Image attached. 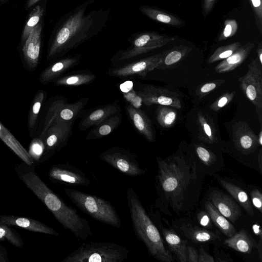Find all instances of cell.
Listing matches in <instances>:
<instances>
[{"label":"cell","mask_w":262,"mask_h":262,"mask_svg":"<svg viewBox=\"0 0 262 262\" xmlns=\"http://www.w3.org/2000/svg\"><path fill=\"white\" fill-rule=\"evenodd\" d=\"M155 206L171 215L193 209L196 205L206 171L199 166L193 155L177 152L165 159L157 158Z\"/></svg>","instance_id":"cell-1"},{"label":"cell","mask_w":262,"mask_h":262,"mask_svg":"<svg viewBox=\"0 0 262 262\" xmlns=\"http://www.w3.org/2000/svg\"><path fill=\"white\" fill-rule=\"evenodd\" d=\"M14 169L19 179L47 207L57 221L78 239H86L92 235L88 220L80 215L54 193L36 173L34 166L25 162L15 165Z\"/></svg>","instance_id":"cell-2"},{"label":"cell","mask_w":262,"mask_h":262,"mask_svg":"<svg viewBox=\"0 0 262 262\" xmlns=\"http://www.w3.org/2000/svg\"><path fill=\"white\" fill-rule=\"evenodd\" d=\"M126 198L133 230L137 238L144 244L148 253L154 258L163 262L173 261L171 253L166 248L158 228L132 187L126 190Z\"/></svg>","instance_id":"cell-3"},{"label":"cell","mask_w":262,"mask_h":262,"mask_svg":"<svg viewBox=\"0 0 262 262\" xmlns=\"http://www.w3.org/2000/svg\"><path fill=\"white\" fill-rule=\"evenodd\" d=\"M94 25L92 16L85 15L84 8L78 9L64 22L57 32L49 49L51 58L76 46L88 38Z\"/></svg>","instance_id":"cell-4"},{"label":"cell","mask_w":262,"mask_h":262,"mask_svg":"<svg viewBox=\"0 0 262 262\" xmlns=\"http://www.w3.org/2000/svg\"><path fill=\"white\" fill-rule=\"evenodd\" d=\"M126 247L110 242L83 243L62 262H122L128 257Z\"/></svg>","instance_id":"cell-5"},{"label":"cell","mask_w":262,"mask_h":262,"mask_svg":"<svg viewBox=\"0 0 262 262\" xmlns=\"http://www.w3.org/2000/svg\"><path fill=\"white\" fill-rule=\"evenodd\" d=\"M64 192L78 208L91 217L116 228L121 227L119 214L109 201L73 189L66 188Z\"/></svg>","instance_id":"cell-6"},{"label":"cell","mask_w":262,"mask_h":262,"mask_svg":"<svg viewBox=\"0 0 262 262\" xmlns=\"http://www.w3.org/2000/svg\"><path fill=\"white\" fill-rule=\"evenodd\" d=\"M99 158L121 173L130 177L144 174L146 170L142 168L132 153L124 149L113 147L101 153Z\"/></svg>","instance_id":"cell-7"},{"label":"cell","mask_w":262,"mask_h":262,"mask_svg":"<svg viewBox=\"0 0 262 262\" xmlns=\"http://www.w3.org/2000/svg\"><path fill=\"white\" fill-rule=\"evenodd\" d=\"M241 89L258 112L262 108V68L258 58L248 64V71L239 78Z\"/></svg>","instance_id":"cell-8"},{"label":"cell","mask_w":262,"mask_h":262,"mask_svg":"<svg viewBox=\"0 0 262 262\" xmlns=\"http://www.w3.org/2000/svg\"><path fill=\"white\" fill-rule=\"evenodd\" d=\"M89 100L83 98L72 103H67L63 100L54 101L50 106L45 119L44 126L40 137L55 122L73 121L86 105Z\"/></svg>","instance_id":"cell-9"},{"label":"cell","mask_w":262,"mask_h":262,"mask_svg":"<svg viewBox=\"0 0 262 262\" xmlns=\"http://www.w3.org/2000/svg\"><path fill=\"white\" fill-rule=\"evenodd\" d=\"M174 39V37L160 34L154 32L142 33L134 39L131 48L122 53L119 59H129L146 53L161 48Z\"/></svg>","instance_id":"cell-10"},{"label":"cell","mask_w":262,"mask_h":262,"mask_svg":"<svg viewBox=\"0 0 262 262\" xmlns=\"http://www.w3.org/2000/svg\"><path fill=\"white\" fill-rule=\"evenodd\" d=\"M54 183L70 186H88L90 180L81 169L67 163L53 165L48 173Z\"/></svg>","instance_id":"cell-11"},{"label":"cell","mask_w":262,"mask_h":262,"mask_svg":"<svg viewBox=\"0 0 262 262\" xmlns=\"http://www.w3.org/2000/svg\"><path fill=\"white\" fill-rule=\"evenodd\" d=\"M142 102L149 106L153 104L180 109L182 104L177 93L161 87L148 85L138 93Z\"/></svg>","instance_id":"cell-12"},{"label":"cell","mask_w":262,"mask_h":262,"mask_svg":"<svg viewBox=\"0 0 262 262\" xmlns=\"http://www.w3.org/2000/svg\"><path fill=\"white\" fill-rule=\"evenodd\" d=\"M72 123L73 121L55 122L40 137L47 152L59 151L63 147L71 134Z\"/></svg>","instance_id":"cell-13"},{"label":"cell","mask_w":262,"mask_h":262,"mask_svg":"<svg viewBox=\"0 0 262 262\" xmlns=\"http://www.w3.org/2000/svg\"><path fill=\"white\" fill-rule=\"evenodd\" d=\"M232 134L234 146L243 154L253 152L259 145L257 136L246 122L236 123L233 126Z\"/></svg>","instance_id":"cell-14"},{"label":"cell","mask_w":262,"mask_h":262,"mask_svg":"<svg viewBox=\"0 0 262 262\" xmlns=\"http://www.w3.org/2000/svg\"><path fill=\"white\" fill-rule=\"evenodd\" d=\"M162 54H158L142 59L111 71V74L117 77H126L138 75L144 77L149 72L156 69L161 61Z\"/></svg>","instance_id":"cell-15"},{"label":"cell","mask_w":262,"mask_h":262,"mask_svg":"<svg viewBox=\"0 0 262 262\" xmlns=\"http://www.w3.org/2000/svg\"><path fill=\"white\" fill-rule=\"evenodd\" d=\"M209 201L232 223H235L242 215V211L238 203L232 197L222 192L213 190L209 195Z\"/></svg>","instance_id":"cell-16"},{"label":"cell","mask_w":262,"mask_h":262,"mask_svg":"<svg viewBox=\"0 0 262 262\" xmlns=\"http://www.w3.org/2000/svg\"><path fill=\"white\" fill-rule=\"evenodd\" d=\"M42 28V22H39L23 43L22 52L24 60L30 69H34L39 61Z\"/></svg>","instance_id":"cell-17"},{"label":"cell","mask_w":262,"mask_h":262,"mask_svg":"<svg viewBox=\"0 0 262 262\" xmlns=\"http://www.w3.org/2000/svg\"><path fill=\"white\" fill-rule=\"evenodd\" d=\"M0 223L11 227H18L32 232L59 235V233L53 228L39 221L29 217L0 214Z\"/></svg>","instance_id":"cell-18"},{"label":"cell","mask_w":262,"mask_h":262,"mask_svg":"<svg viewBox=\"0 0 262 262\" xmlns=\"http://www.w3.org/2000/svg\"><path fill=\"white\" fill-rule=\"evenodd\" d=\"M178 228L186 238L194 243H217L221 240L216 233L188 223L179 225Z\"/></svg>","instance_id":"cell-19"},{"label":"cell","mask_w":262,"mask_h":262,"mask_svg":"<svg viewBox=\"0 0 262 262\" xmlns=\"http://www.w3.org/2000/svg\"><path fill=\"white\" fill-rule=\"evenodd\" d=\"M161 234L167 243L169 250L180 262H187V242L182 239L173 230L160 226Z\"/></svg>","instance_id":"cell-20"},{"label":"cell","mask_w":262,"mask_h":262,"mask_svg":"<svg viewBox=\"0 0 262 262\" xmlns=\"http://www.w3.org/2000/svg\"><path fill=\"white\" fill-rule=\"evenodd\" d=\"M254 47V45L251 42L241 46L232 55L222 60L215 66L216 72L224 73L234 70L247 58Z\"/></svg>","instance_id":"cell-21"},{"label":"cell","mask_w":262,"mask_h":262,"mask_svg":"<svg viewBox=\"0 0 262 262\" xmlns=\"http://www.w3.org/2000/svg\"><path fill=\"white\" fill-rule=\"evenodd\" d=\"M126 110L137 130L148 141L153 142V128L148 116L142 111L130 105L127 106Z\"/></svg>","instance_id":"cell-22"},{"label":"cell","mask_w":262,"mask_h":262,"mask_svg":"<svg viewBox=\"0 0 262 262\" xmlns=\"http://www.w3.org/2000/svg\"><path fill=\"white\" fill-rule=\"evenodd\" d=\"M119 107L112 104L97 108L83 118L79 123L81 130H86L92 126H96L117 113Z\"/></svg>","instance_id":"cell-23"},{"label":"cell","mask_w":262,"mask_h":262,"mask_svg":"<svg viewBox=\"0 0 262 262\" xmlns=\"http://www.w3.org/2000/svg\"><path fill=\"white\" fill-rule=\"evenodd\" d=\"M199 139L207 144L217 142L216 130L212 119L208 115L199 112L197 114Z\"/></svg>","instance_id":"cell-24"},{"label":"cell","mask_w":262,"mask_h":262,"mask_svg":"<svg viewBox=\"0 0 262 262\" xmlns=\"http://www.w3.org/2000/svg\"><path fill=\"white\" fill-rule=\"evenodd\" d=\"M224 244L235 251L248 254L256 246L255 241L244 229L226 239Z\"/></svg>","instance_id":"cell-25"},{"label":"cell","mask_w":262,"mask_h":262,"mask_svg":"<svg viewBox=\"0 0 262 262\" xmlns=\"http://www.w3.org/2000/svg\"><path fill=\"white\" fill-rule=\"evenodd\" d=\"M0 139L24 162L29 166H33L34 161L28 151L16 140L13 135L0 122Z\"/></svg>","instance_id":"cell-26"},{"label":"cell","mask_w":262,"mask_h":262,"mask_svg":"<svg viewBox=\"0 0 262 262\" xmlns=\"http://www.w3.org/2000/svg\"><path fill=\"white\" fill-rule=\"evenodd\" d=\"M191 50L189 47L180 45L164 52L161 61L156 69L165 70L177 67Z\"/></svg>","instance_id":"cell-27"},{"label":"cell","mask_w":262,"mask_h":262,"mask_svg":"<svg viewBox=\"0 0 262 262\" xmlns=\"http://www.w3.org/2000/svg\"><path fill=\"white\" fill-rule=\"evenodd\" d=\"M221 185L251 216L254 214L251 201L247 192L238 186L225 180L219 179Z\"/></svg>","instance_id":"cell-28"},{"label":"cell","mask_w":262,"mask_h":262,"mask_svg":"<svg viewBox=\"0 0 262 262\" xmlns=\"http://www.w3.org/2000/svg\"><path fill=\"white\" fill-rule=\"evenodd\" d=\"M205 208L211 221L225 235L230 237L236 233V230L233 225L216 209L209 201L205 202Z\"/></svg>","instance_id":"cell-29"},{"label":"cell","mask_w":262,"mask_h":262,"mask_svg":"<svg viewBox=\"0 0 262 262\" xmlns=\"http://www.w3.org/2000/svg\"><path fill=\"white\" fill-rule=\"evenodd\" d=\"M78 59L76 57L61 59L45 69L40 75L39 81L46 83L56 78L68 69L76 64Z\"/></svg>","instance_id":"cell-30"},{"label":"cell","mask_w":262,"mask_h":262,"mask_svg":"<svg viewBox=\"0 0 262 262\" xmlns=\"http://www.w3.org/2000/svg\"><path fill=\"white\" fill-rule=\"evenodd\" d=\"M121 122L120 115L112 116L95 127L87 135L88 140L95 139L106 136L116 128Z\"/></svg>","instance_id":"cell-31"},{"label":"cell","mask_w":262,"mask_h":262,"mask_svg":"<svg viewBox=\"0 0 262 262\" xmlns=\"http://www.w3.org/2000/svg\"><path fill=\"white\" fill-rule=\"evenodd\" d=\"M140 9L143 13L155 21L173 27H180L182 25L181 20L177 17L158 9L146 6Z\"/></svg>","instance_id":"cell-32"},{"label":"cell","mask_w":262,"mask_h":262,"mask_svg":"<svg viewBox=\"0 0 262 262\" xmlns=\"http://www.w3.org/2000/svg\"><path fill=\"white\" fill-rule=\"evenodd\" d=\"M177 113L174 108L159 105L156 110V119L163 128L172 126L177 120Z\"/></svg>","instance_id":"cell-33"},{"label":"cell","mask_w":262,"mask_h":262,"mask_svg":"<svg viewBox=\"0 0 262 262\" xmlns=\"http://www.w3.org/2000/svg\"><path fill=\"white\" fill-rule=\"evenodd\" d=\"M0 241H7L17 248H21L24 246L21 235L11 226L2 223H0Z\"/></svg>","instance_id":"cell-34"},{"label":"cell","mask_w":262,"mask_h":262,"mask_svg":"<svg viewBox=\"0 0 262 262\" xmlns=\"http://www.w3.org/2000/svg\"><path fill=\"white\" fill-rule=\"evenodd\" d=\"M43 14V9L40 6H36L32 10L23 31L21 40L22 43L26 40L31 32L40 22Z\"/></svg>","instance_id":"cell-35"},{"label":"cell","mask_w":262,"mask_h":262,"mask_svg":"<svg viewBox=\"0 0 262 262\" xmlns=\"http://www.w3.org/2000/svg\"><path fill=\"white\" fill-rule=\"evenodd\" d=\"M95 78L93 74H78L63 77L58 79L56 84L60 85L77 86L89 83Z\"/></svg>","instance_id":"cell-36"},{"label":"cell","mask_w":262,"mask_h":262,"mask_svg":"<svg viewBox=\"0 0 262 262\" xmlns=\"http://www.w3.org/2000/svg\"><path fill=\"white\" fill-rule=\"evenodd\" d=\"M241 46V44L240 42H235L228 45L220 47L216 49L210 56L208 60V62L212 63L221 60H223L232 55Z\"/></svg>","instance_id":"cell-37"},{"label":"cell","mask_w":262,"mask_h":262,"mask_svg":"<svg viewBox=\"0 0 262 262\" xmlns=\"http://www.w3.org/2000/svg\"><path fill=\"white\" fill-rule=\"evenodd\" d=\"M44 98V92L40 91L36 94L33 101L28 121V127L30 130H33L35 127Z\"/></svg>","instance_id":"cell-38"},{"label":"cell","mask_w":262,"mask_h":262,"mask_svg":"<svg viewBox=\"0 0 262 262\" xmlns=\"http://www.w3.org/2000/svg\"><path fill=\"white\" fill-rule=\"evenodd\" d=\"M194 149L198 159L205 167L215 168L213 165L217 162V158L214 153L201 145H195Z\"/></svg>","instance_id":"cell-39"},{"label":"cell","mask_w":262,"mask_h":262,"mask_svg":"<svg viewBox=\"0 0 262 262\" xmlns=\"http://www.w3.org/2000/svg\"><path fill=\"white\" fill-rule=\"evenodd\" d=\"M45 151V147L42 140L39 138L34 139L29 147L28 153L33 161H39Z\"/></svg>","instance_id":"cell-40"},{"label":"cell","mask_w":262,"mask_h":262,"mask_svg":"<svg viewBox=\"0 0 262 262\" xmlns=\"http://www.w3.org/2000/svg\"><path fill=\"white\" fill-rule=\"evenodd\" d=\"M235 94V92L224 94L210 105V108L215 112L220 110L232 100Z\"/></svg>","instance_id":"cell-41"},{"label":"cell","mask_w":262,"mask_h":262,"mask_svg":"<svg viewBox=\"0 0 262 262\" xmlns=\"http://www.w3.org/2000/svg\"><path fill=\"white\" fill-rule=\"evenodd\" d=\"M237 28L238 25L235 20H226L225 21L224 29L219 37V40L223 41L227 38L232 37L236 32Z\"/></svg>","instance_id":"cell-42"},{"label":"cell","mask_w":262,"mask_h":262,"mask_svg":"<svg viewBox=\"0 0 262 262\" xmlns=\"http://www.w3.org/2000/svg\"><path fill=\"white\" fill-rule=\"evenodd\" d=\"M225 80H219L204 83L199 87L196 91V95L202 98L214 90L218 85L224 83Z\"/></svg>","instance_id":"cell-43"},{"label":"cell","mask_w":262,"mask_h":262,"mask_svg":"<svg viewBox=\"0 0 262 262\" xmlns=\"http://www.w3.org/2000/svg\"><path fill=\"white\" fill-rule=\"evenodd\" d=\"M254 11L256 24L260 32H262V3L261 0H250Z\"/></svg>","instance_id":"cell-44"},{"label":"cell","mask_w":262,"mask_h":262,"mask_svg":"<svg viewBox=\"0 0 262 262\" xmlns=\"http://www.w3.org/2000/svg\"><path fill=\"white\" fill-rule=\"evenodd\" d=\"M251 199L253 205L262 212V194L257 189H254L251 192Z\"/></svg>","instance_id":"cell-45"},{"label":"cell","mask_w":262,"mask_h":262,"mask_svg":"<svg viewBox=\"0 0 262 262\" xmlns=\"http://www.w3.org/2000/svg\"><path fill=\"white\" fill-rule=\"evenodd\" d=\"M197 219L199 224L207 229L212 227L211 219L207 212L202 211L197 215Z\"/></svg>","instance_id":"cell-46"},{"label":"cell","mask_w":262,"mask_h":262,"mask_svg":"<svg viewBox=\"0 0 262 262\" xmlns=\"http://www.w3.org/2000/svg\"><path fill=\"white\" fill-rule=\"evenodd\" d=\"M187 262H198L199 253L194 247L187 245Z\"/></svg>","instance_id":"cell-47"},{"label":"cell","mask_w":262,"mask_h":262,"mask_svg":"<svg viewBox=\"0 0 262 262\" xmlns=\"http://www.w3.org/2000/svg\"><path fill=\"white\" fill-rule=\"evenodd\" d=\"M198 262H214V258L209 254L202 247L199 250Z\"/></svg>","instance_id":"cell-48"},{"label":"cell","mask_w":262,"mask_h":262,"mask_svg":"<svg viewBox=\"0 0 262 262\" xmlns=\"http://www.w3.org/2000/svg\"><path fill=\"white\" fill-rule=\"evenodd\" d=\"M9 261L6 249L0 244V262H8Z\"/></svg>","instance_id":"cell-49"},{"label":"cell","mask_w":262,"mask_h":262,"mask_svg":"<svg viewBox=\"0 0 262 262\" xmlns=\"http://www.w3.org/2000/svg\"><path fill=\"white\" fill-rule=\"evenodd\" d=\"M215 0H204V12L205 14L208 13L212 8Z\"/></svg>","instance_id":"cell-50"},{"label":"cell","mask_w":262,"mask_h":262,"mask_svg":"<svg viewBox=\"0 0 262 262\" xmlns=\"http://www.w3.org/2000/svg\"><path fill=\"white\" fill-rule=\"evenodd\" d=\"M214 255H215V256L216 257V260L215 261H219L220 258L221 257H224V258L225 259V258H227L230 261H233V260L232 259H230V257L228 256V255H227L226 254H225L223 252L222 253H221L220 252H219L218 250H217V249H214ZM225 261H226V260L225 259Z\"/></svg>","instance_id":"cell-51"},{"label":"cell","mask_w":262,"mask_h":262,"mask_svg":"<svg viewBox=\"0 0 262 262\" xmlns=\"http://www.w3.org/2000/svg\"><path fill=\"white\" fill-rule=\"evenodd\" d=\"M252 230L256 235L259 237V238H262V231L258 224H255L253 225Z\"/></svg>","instance_id":"cell-52"},{"label":"cell","mask_w":262,"mask_h":262,"mask_svg":"<svg viewBox=\"0 0 262 262\" xmlns=\"http://www.w3.org/2000/svg\"><path fill=\"white\" fill-rule=\"evenodd\" d=\"M257 250L259 253V257L260 260V261H261V258H262V238H259V243L257 246Z\"/></svg>","instance_id":"cell-53"},{"label":"cell","mask_w":262,"mask_h":262,"mask_svg":"<svg viewBox=\"0 0 262 262\" xmlns=\"http://www.w3.org/2000/svg\"><path fill=\"white\" fill-rule=\"evenodd\" d=\"M257 58L261 65H262V49L261 47H259L257 50Z\"/></svg>","instance_id":"cell-54"},{"label":"cell","mask_w":262,"mask_h":262,"mask_svg":"<svg viewBox=\"0 0 262 262\" xmlns=\"http://www.w3.org/2000/svg\"><path fill=\"white\" fill-rule=\"evenodd\" d=\"M39 0H28L26 8H30L34 5L37 2H38Z\"/></svg>","instance_id":"cell-55"},{"label":"cell","mask_w":262,"mask_h":262,"mask_svg":"<svg viewBox=\"0 0 262 262\" xmlns=\"http://www.w3.org/2000/svg\"><path fill=\"white\" fill-rule=\"evenodd\" d=\"M258 142L260 146L262 145V130H260L257 136Z\"/></svg>","instance_id":"cell-56"},{"label":"cell","mask_w":262,"mask_h":262,"mask_svg":"<svg viewBox=\"0 0 262 262\" xmlns=\"http://www.w3.org/2000/svg\"><path fill=\"white\" fill-rule=\"evenodd\" d=\"M261 149L259 151V155H258V163H259V167L260 168V171H261Z\"/></svg>","instance_id":"cell-57"},{"label":"cell","mask_w":262,"mask_h":262,"mask_svg":"<svg viewBox=\"0 0 262 262\" xmlns=\"http://www.w3.org/2000/svg\"><path fill=\"white\" fill-rule=\"evenodd\" d=\"M0 1H4V0H0Z\"/></svg>","instance_id":"cell-58"}]
</instances>
